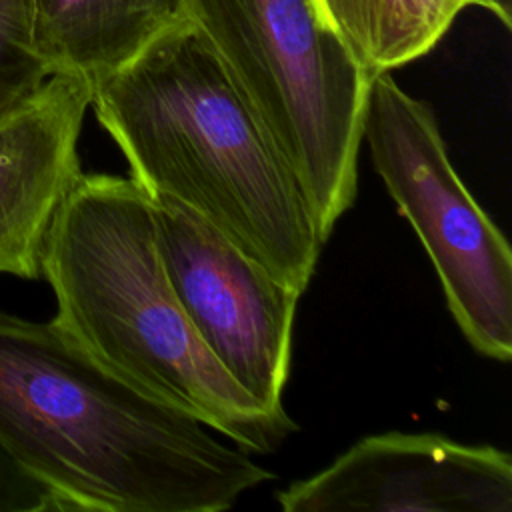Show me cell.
<instances>
[{
  "label": "cell",
  "instance_id": "1",
  "mask_svg": "<svg viewBox=\"0 0 512 512\" xmlns=\"http://www.w3.org/2000/svg\"><path fill=\"white\" fill-rule=\"evenodd\" d=\"M0 444L58 510L222 512L272 474L54 318L0 310Z\"/></svg>",
  "mask_w": 512,
  "mask_h": 512
},
{
  "label": "cell",
  "instance_id": "2",
  "mask_svg": "<svg viewBox=\"0 0 512 512\" xmlns=\"http://www.w3.org/2000/svg\"><path fill=\"white\" fill-rule=\"evenodd\" d=\"M90 106L150 198L192 210L304 294L324 244L308 202L190 16L94 80Z\"/></svg>",
  "mask_w": 512,
  "mask_h": 512
},
{
  "label": "cell",
  "instance_id": "3",
  "mask_svg": "<svg viewBox=\"0 0 512 512\" xmlns=\"http://www.w3.org/2000/svg\"><path fill=\"white\" fill-rule=\"evenodd\" d=\"M40 278L54 292V320L90 354L244 452L270 454L298 430L242 390L196 334L158 254L152 200L132 178L80 174Z\"/></svg>",
  "mask_w": 512,
  "mask_h": 512
},
{
  "label": "cell",
  "instance_id": "4",
  "mask_svg": "<svg viewBox=\"0 0 512 512\" xmlns=\"http://www.w3.org/2000/svg\"><path fill=\"white\" fill-rule=\"evenodd\" d=\"M326 242L358 190L370 76L310 0H188Z\"/></svg>",
  "mask_w": 512,
  "mask_h": 512
},
{
  "label": "cell",
  "instance_id": "5",
  "mask_svg": "<svg viewBox=\"0 0 512 512\" xmlns=\"http://www.w3.org/2000/svg\"><path fill=\"white\" fill-rule=\"evenodd\" d=\"M372 164L440 278L452 318L482 356L512 358V250L456 174L434 112L390 72L370 76Z\"/></svg>",
  "mask_w": 512,
  "mask_h": 512
},
{
  "label": "cell",
  "instance_id": "6",
  "mask_svg": "<svg viewBox=\"0 0 512 512\" xmlns=\"http://www.w3.org/2000/svg\"><path fill=\"white\" fill-rule=\"evenodd\" d=\"M150 200L164 272L196 334L264 410L286 414L282 392L302 292L192 210L170 198Z\"/></svg>",
  "mask_w": 512,
  "mask_h": 512
},
{
  "label": "cell",
  "instance_id": "7",
  "mask_svg": "<svg viewBox=\"0 0 512 512\" xmlns=\"http://www.w3.org/2000/svg\"><path fill=\"white\" fill-rule=\"evenodd\" d=\"M276 500L286 512H512V458L438 434H374Z\"/></svg>",
  "mask_w": 512,
  "mask_h": 512
},
{
  "label": "cell",
  "instance_id": "8",
  "mask_svg": "<svg viewBox=\"0 0 512 512\" xmlns=\"http://www.w3.org/2000/svg\"><path fill=\"white\" fill-rule=\"evenodd\" d=\"M92 82L50 74L0 118V274L36 280L54 218L80 178L78 138Z\"/></svg>",
  "mask_w": 512,
  "mask_h": 512
},
{
  "label": "cell",
  "instance_id": "9",
  "mask_svg": "<svg viewBox=\"0 0 512 512\" xmlns=\"http://www.w3.org/2000/svg\"><path fill=\"white\" fill-rule=\"evenodd\" d=\"M36 50L50 74L90 82L120 68L188 18V0H28Z\"/></svg>",
  "mask_w": 512,
  "mask_h": 512
},
{
  "label": "cell",
  "instance_id": "10",
  "mask_svg": "<svg viewBox=\"0 0 512 512\" xmlns=\"http://www.w3.org/2000/svg\"><path fill=\"white\" fill-rule=\"evenodd\" d=\"M322 24L368 74L428 54L476 0H310Z\"/></svg>",
  "mask_w": 512,
  "mask_h": 512
},
{
  "label": "cell",
  "instance_id": "11",
  "mask_svg": "<svg viewBox=\"0 0 512 512\" xmlns=\"http://www.w3.org/2000/svg\"><path fill=\"white\" fill-rule=\"evenodd\" d=\"M48 76L36 50L28 0H0V118L26 102Z\"/></svg>",
  "mask_w": 512,
  "mask_h": 512
},
{
  "label": "cell",
  "instance_id": "12",
  "mask_svg": "<svg viewBox=\"0 0 512 512\" xmlns=\"http://www.w3.org/2000/svg\"><path fill=\"white\" fill-rule=\"evenodd\" d=\"M58 510L52 494L0 444V512Z\"/></svg>",
  "mask_w": 512,
  "mask_h": 512
},
{
  "label": "cell",
  "instance_id": "13",
  "mask_svg": "<svg viewBox=\"0 0 512 512\" xmlns=\"http://www.w3.org/2000/svg\"><path fill=\"white\" fill-rule=\"evenodd\" d=\"M476 6L492 12L502 26H512V0H476Z\"/></svg>",
  "mask_w": 512,
  "mask_h": 512
}]
</instances>
